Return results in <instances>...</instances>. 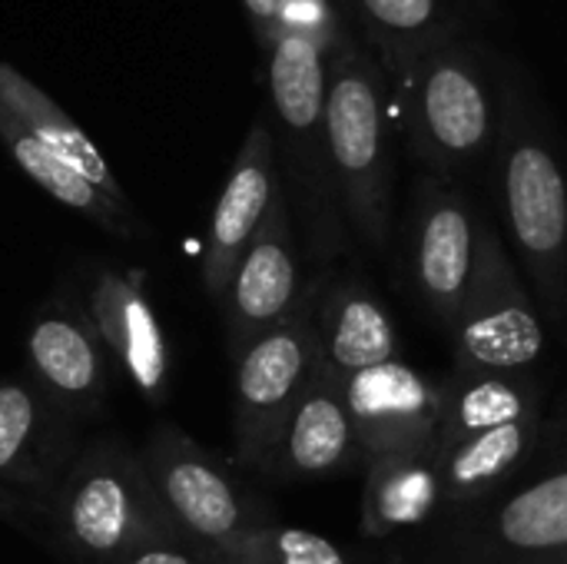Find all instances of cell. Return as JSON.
<instances>
[{"label": "cell", "mask_w": 567, "mask_h": 564, "mask_svg": "<svg viewBox=\"0 0 567 564\" xmlns=\"http://www.w3.org/2000/svg\"><path fill=\"white\" fill-rule=\"evenodd\" d=\"M43 525L73 564H116L150 545L189 542L163 509L140 452L106 435L80 449Z\"/></svg>", "instance_id": "5"}, {"label": "cell", "mask_w": 567, "mask_h": 564, "mask_svg": "<svg viewBox=\"0 0 567 564\" xmlns=\"http://www.w3.org/2000/svg\"><path fill=\"white\" fill-rule=\"evenodd\" d=\"M445 336L452 342V372L462 376L528 372L545 352L538 302L488 216H478L472 283Z\"/></svg>", "instance_id": "7"}, {"label": "cell", "mask_w": 567, "mask_h": 564, "mask_svg": "<svg viewBox=\"0 0 567 564\" xmlns=\"http://www.w3.org/2000/svg\"><path fill=\"white\" fill-rule=\"evenodd\" d=\"M542 435V389L528 372L442 379V422L432 442L445 515H462L505 489Z\"/></svg>", "instance_id": "2"}, {"label": "cell", "mask_w": 567, "mask_h": 564, "mask_svg": "<svg viewBox=\"0 0 567 564\" xmlns=\"http://www.w3.org/2000/svg\"><path fill=\"white\" fill-rule=\"evenodd\" d=\"M0 140L10 150L13 163L56 203L66 209L86 216L96 223L103 233L116 239H136L140 236V219L133 206H120L106 193H100L83 173H76L63 156H56L47 143H40L33 133H27L7 110H0Z\"/></svg>", "instance_id": "23"}, {"label": "cell", "mask_w": 567, "mask_h": 564, "mask_svg": "<svg viewBox=\"0 0 567 564\" xmlns=\"http://www.w3.org/2000/svg\"><path fill=\"white\" fill-rule=\"evenodd\" d=\"M326 143L349 239L379 259L392 243L395 193L389 80L352 33L329 53Z\"/></svg>", "instance_id": "3"}, {"label": "cell", "mask_w": 567, "mask_h": 564, "mask_svg": "<svg viewBox=\"0 0 567 564\" xmlns=\"http://www.w3.org/2000/svg\"><path fill=\"white\" fill-rule=\"evenodd\" d=\"M0 110H7L27 133H33L40 143H47L56 156H63L100 193H106L120 206H133L130 196L123 193L120 180L113 176L110 163L103 160V153L83 133V126L47 90H40L27 73H20L7 60H0Z\"/></svg>", "instance_id": "22"}, {"label": "cell", "mask_w": 567, "mask_h": 564, "mask_svg": "<svg viewBox=\"0 0 567 564\" xmlns=\"http://www.w3.org/2000/svg\"><path fill=\"white\" fill-rule=\"evenodd\" d=\"M279 189H282V176H279L276 136L266 120H256L233 160V170L226 176V186L216 199V209L206 229L203 289L216 306L233 279L239 256L252 243Z\"/></svg>", "instance_id": "16"}, {"label": "cell", "mask_w": 567, "mask_h": 564, "mask_svg": "<svg viewBox=\"0 0 567 564\" xmlns=\"http://www.w3.org/2000/svg\"><path fill=\"white\" fill-rule=\"evenodd\" d=\"M355 462L362 459L346 406V386L326 366H319L306 396L286 419L259 475L286 485L319 482L352 469Z\"/></svg>", "instance_id": "18"}, {"label": "cell", "mask_w": 567, "mask_h": 564, "mask_svg": "<svg viewBox=\"0 0 567 564\" xmlns=\"http://www.w3.org/2000/svg\"><path fill=\"white\" fill-rule=\"evenodd\" d=\"M306 289L309 279L302 276V246L282 186L219 299L229 356L236 359L249 342L286 322L306 299Z\"/></svg>", "instance_id": "11"}, {"label": "cell", "mask_w": 567, "mask_h": 564, "mask_svg": "<svg viewBox=\"0 0 567 564\" xmlns=\"http://www.w3.org/2000/svg\"><path fill=\"white\" fill-rule=\"evenodd\" d=\"M316 336L322 366L339 382L389 359H399L395 322L385 302L359 276L319 279Z\"/></svg>", "instance_id": "19"}, {"label": "cell", "mask_w": 567, "mask_h": 564, "mask_svg": "<svg viewBox=\"0 0 567 564\" xmlns=\"http://www.w3.org/2000/svg\"><path fill=\"white\" fill-rule=\"evenodd\" d=\"M226 564H355L336 542L326 535L289 529L279 522H269L256 532H249L233 552Z\"/></svg>", "instance_id": "24"}, {"label": "cell", "mask_w": 567, "mask_h": 564, "mask_svg": "<svg viewBox=\"0 0 567 564\" xmlns=\"http://www.w3.org/2000/svg\"><path fill=\"white\" fill-rule=\"evenodd\" d=\"M30 382L66 416L93 419L103 412L116 359L86 309L50 302L27 332Z\"/></svg>", "instance_id": "15"}, {"label": "cell", "mask_w": 567, "mask_h": 564, "mask_svg": "<svg viewBox=\"0 0 567 564\" xmlns=\"http://www.w3.org/2000/svg\"><path fill=\"white\" fill-rule=\"evenodd\" d=\"M369 53L385 80L402 90L415 66L439 47L458 40L449 0H352Z\"/></svg>", "instance_id": "20"}, {"label": "cell", "mask_w": 567, "mask_h": 564, "mask_svg": "<svg viewBox=\"0 0 567 564\" xmlns=\"http://www.w3.org/2000/svg\"><path fill=\"white\" fill-rule=\"evenodd\" d=\"M76 419L50 402L30 376L0 379V485L40 519L80 455Z\"/></svg>", "instance_id": "13"}, {"label": "cell", "mask_w": 567, "mask_h": 564, "mask_svg": "<svg viewBox=\"0 0 567 564\" xmlns=\"http://www.w3.org/2000/svg\"><path fill=\"white\" fill-rule=\"evenodd\" d=\"M478 209L458 183L422 173L409 213V283L422 309L449 332L475 269Z\"/></svg>", "instance_id": "10"}, {"label": "cell", "mask_w": 567, "mask_h": 564, "mask_svg": "<svg viewBox=\"0 0 567 564\" xmlns=\"http://www.w3.org/2000/svg\"><path fill=\"white\" fill-rule=\"evenodd\" d=\"M286 3L289 0H243V10L249 17V27L259 40L262 50L272 47V40L279 37V23H282V13H286Z\"/></svg>", "instance_id": "27"}, {"label": "cell", "mask_w": 567, "mask_h": 564, "mask_svg": "<svg viewBox=\"0 0 567 564\" xmlns=\"http://www.w3.org/2000/svg\"><path fill=\"white\" fill-rule=\"evenodd\" d=\"M116 564H219L209 552H203L193 542H166V545H150L140 548Z\"/></svg>", "instance_id": "26"}, {"label": "cell", "mask_w": 567, "mask_h": 564, "mask_svg": "<svg viewBox=\"0 0 567 564\" xmlns=\"http://www.w3.org/2000/svg\"><path fill=\"white\" fill-rule=\"evenodd\" d=\"M86 312L130 382L159 406L169 396V346L143 276L130 269H96Z\"/></svg>", "instance_id": "17"}, {"label": "cell", "mask_w": 567, "mask_h": 564, "mask_svg": "<svg viewBox=\"0 0 567 564\" xmlns=\"http://www.w3.org/2000/svg\"><path fill=\"white\" fill-rule=\"evenodd\" d=\"M399 93L409 150L422 173L458 183L492 156L502 120V70L485 47L452 40L432 50Z\"/></svg>", "instance_id": "6"}, {"label": "cell", "mask_w": 567, "mask_h": 564, "mask_svg": "<svg viewBox=\"0 0 567 564\" xmlns=\"http://www.w3.org/2000/svg\"><path fill=\"white\" fill-rule=\"evenodd\" d=\"M0 519L7 522V525H13L17 532H23V535H47V525H43V519L23 502V499H17L13 492H7L3 485H0Z\"/></svg>", "instance_id": "28"}, {"label": "cell", "mask_w": 567, "mask_h": 564, "mask_svg": "<svg viewBox=\"0 0 567 564\" xmlns=\"http://www.w3.org/2000/svg\"><path fill=\"white\" fill-rule=\"evenodd\" d=\"M449 542L465 564H538L565 555L567 465L452 515Z\"/></svg>", "instance_id": "12"}, {"label": "cell", "mask_w": 567, "mask_h": 564, "mask_svg": "<svg viewBox=\"0 0 567 564\" xmlns=\"http://www.w3.org/2000/svg\"><path fill=\"white\" fill-rule=\"evenodd\" d=\"M445 515L442 482L432 449L395 452L365 465L362 485V532L389 539Z\"/></svg>", "instance_id": "21"}, {"label": "cell", "mask_w": 567, "mask_h": 564, "mask_svg": "<svg viewBox=\"0 0 567 564\" xmlns=\"http://www.w3.org/2000/svg\"><path fill=\"white\" fill-rule=\"evenodd\" d=\"M342 386L362 465L395 452L432 449L442 422V379L389 359Z\"/></svg>", "instance_id": "14"}, {"label": "cell", "mask_w": 567, "mask_h": 564, "mask_svg": "<svg viewBox=\"0 0 567 564\" xmlns=\"http://www.w3.org/2000/svg\"><path fill=\"white\" fill-rule=\"evenodd\" d=\"M266 80L276 113V156L279 176L306 229V253L316 269H332L349 249V229L339 209L336 180L326 143V86L329 53L296 33H279L266 50Z\"/></svg>", "instance_id": "4"}, {"label": "cell", "mask_w": 567, "mask_h": 564, "mask_svg": "<svg viewBox=\"0 0 567 564\" xmlns=\"http://www.w3.org/2000/svg\"><path fill=\"white\" fill-rule=\"evenodd\" d=\"M316 296L319 276L309 279L306 299L286 322L249 342L233 359V459L246 472H262L286 419L322 366L316 336Z\"/></svg>", "instance_id": "9"}, {"label": "cell", "mask_w": 567, "mask_h": 564, "mask_svg": "<svg viewBox=\"0 0 567 564\" xmlns=\"http://www.w3.org/2000/svg\"><path fill=\"white\" fill-rule=\"evenodd\" d=\"M279 33H296L306 37L309 43H316L322 53H332L336 43L349 33L332 7V0H289ZM276 43V40H272Z\"/></svg>", "instance_id": "25"}, {"label": "cell", "mask_w": 567, "mask_h": 564, "mask_svg": "<svg viewBox=\"0 0 567 564\" xmlns=\"http://www.w3.org/2000/svg\"><path fill=\"white\" fill-rule=\"evenodd\" d=\"M538 564H567V552L565 555H558V558H548V562H538Z\"/></svg>", "instance_id": "29"}, {"label": "cell", "mask_w": 567, "mask_h": 564, "mask_svg": "<svg viewBox=\"0 0 567 564\" xmlns=\"http://www.w3.org/2000/svg\"><path fill=\"white\" fill-rule=\"evenodd\" d=\"M140 462L179 532L219 564L249 532L276 522L219 455L176 425H156L140 449Z\"/></svg>", "instance_id": "8"}, {"label": "cell", "mask_w": 567, "mask_h": 564, "mask_svg": "<svg viewBox=\"0 0 567 564\" xmlns=\"http://www.w3.org/2000/svg\"><path fill=\"white\" fill-rule=\"evenodd\" d=\"M492 160L518 269L548 322L565 326L567 173L538 103L515 70H502V120Z\"/></svg>", "instance_id": "1"}]
</instances>
